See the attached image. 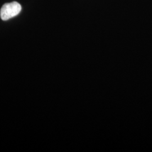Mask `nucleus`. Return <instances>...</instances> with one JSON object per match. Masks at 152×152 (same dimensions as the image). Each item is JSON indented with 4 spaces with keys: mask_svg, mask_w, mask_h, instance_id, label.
Returning <instances> with one entry per match:
<instances>
[{
    "mask_svg": "<svg viewBox=\"0 0 152 152\" xmlns=\"http://www.w3.org/2000/svg\"><path fill=\"white\" fill-rule=\"evenodd\" d=\"M22 10V6L17 2L5 4L1 7L0 16L2 20H7L18 15Z\"/></svg>",
    "mask_w": 152,
    "mask_h": 152,
    "instance_id": "f257e3e1",
    "label": "nucleus"
}]
</instances>
